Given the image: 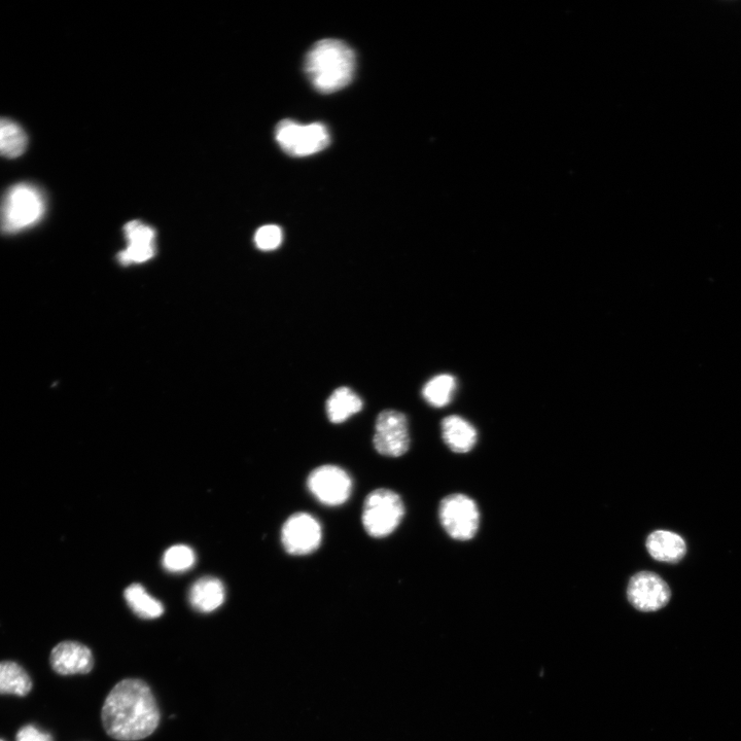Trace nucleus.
Masks as SVG:
<instances>
[{
	"instance_id": "f257e3e1",
	"label": "nucleus",
	"mask_w": 741,
	"mask_h": 741,
	"mask_svg": "<svg viewBox=\"0 0 741 741\" xmlns=\"http://www.w3.org/2000/svg\"><path fill=\"white\" fill-rule=\"evenodd\" d=\"M160 718L151 688L137 679L118 683L105 699L101 712L105 732L120 741L149 737L158 728Z\"/></svg>"
},
{
	"instance_id": "f03ea898",
	"label": "nucleus",
	"mask_w": 741,
	"mask_h": 741,
	"mask_svg": "<svg viewBox=\"0 0 741 741\" xmlns=\"http://www.w3.org/2000/svg\"><path fill=\"white\" fill-rule=\"evenodd\" d=\"M354 50L339 40L315 43L305 57V74L312 86L321 93H334L345 88L356 72Z\"/></svg>"
},
{
	"instance_id": "7ed1b4c3",
	"label": "nucleus",
	"mask_w": 741,
	"mask_h": 741,
	"mask_svg": "<svg viewBox=\"0 0 741 741\" xmlns=\"http://www.w3.org/2000/svg\"><path fill=\"white\" fill-rule=\"evenodd\" d=\"M44 193L37 186L20 183L0 202V231L16 234L39 224L46 214Z\"/></svg>"
},
{
	"instance_id": "20e7f679",
	"label": "nucleus",
	"mask_w": 741,
	"mask_h": 741,
	"mask_svg": "<svg viewBox=\"0 0 741 741\" xmlns=\"http://www.w3.org/2000/svg\"><path fill=\"white\" fill-rule=\"evenodd\" d=\"M405 516V506L399 494L391 489L379 488L366 498L362 521L366 533L375 539L392 535Z\"/></svg>"
},
{
	"instance_id": "39448f33",
	"label": "nucleus",
	"mask_w": 741,
	"mask_h": 741,
	"mask_svg": "<svg viewBox=\"0 0 741 741\" xmlns=\"http://www.w3.org/2000/svg\"><path fill=\"white\" fill-rule=\"evenodd\" d=\"M277 144L288 155L307 157L324 151L331 141L328 128L322 123L301 125L284 120L275 128Z\"/></svg>"
},
{
	"instance_id": "423d86ee",
	"label": "nucleus",
	"mask_w": 741,
	"mask_h": 741,
	"mask_svg": "<svg viewBox=\"0 0 741 741\" xmlns=\"http://www.w3.org/2000/svg\"><path fill=\"white\" fill-rule=\"evenodd\" d=\"M439 519L447 535L456 541L472 540L479 528L480 513L476 503L465 494L444 498L439 506Z\"/></svg>"
},
{
	"instance_id": "0eeeda50",
	"label": "nucleus",
	"mask_w": 741,
	"mask_h": 741,
	"mask_svg": "<svg viewBox=\"0 0 741 741\" xmlns=\"http://www.w3.org/2000/svg\"><path fill=\"white\" fill-rule=\"evenodd\" d=\"M352 485L349 474L333 465L316 468L307 478V487L312 496L328 507L345 504L351 496Z\"/></svg>"
},
{
	"instance_id": "6e6552de",
	"label": "nucleus",
	"mask_w": 741,
	"mask_h": 741,
	"mask_svg": "<svg viewBox=\"0 0 741 741\" xmlns=\"http://www.w3.org/2000/svg\"><path fill=\"white\" fill-rule=\"evenodd\" d=\"M407 417L399 411H382L375 425L373 444L376 451L386 457H401L410 448Z\"/></svg>"
},
{
	"instance_id": "1a4fd4ad",
	"label": "nucleus",
	"mask_w": 741,
	"mask_h": 741,
	"mask_svg": "<svg viewBox=\"0 0 741 741\" xmlns=\"http://www.w3.org/2000/svg\"><path fill=\"white\" fill-rule=\"evenodd\" d=\"M322 541V525L309 513H296L282 526L281 543L290 555H309L321 547Z\"/></svg>"
},
{
	"instance_id": "9d476101",
	"label": "nucleus",
	"mask_w": 741,
	"mask_h": 741,
	"mask_svg": "<svg viewBox=\"0 0 741 741\" xmlns=\"http://www.w3.org/2000/svg\"><path fill=\"white\" fill-rule=\"evenodd\" d=\"M627 596L635 609L641 612H656L667 606L672 591L658 575L642 572L631 578Z\"/></svg>"
},
{
	"instance_id": "9b49d317",
	"label": "nucleus",
	"mask_w": 741,
	"mask_h": 741,
	"mask_svg": "<svg viewBox=\"0 0 741 741\" xmlns=\"http://www.w3.org/2000/svg\"><path fill=\"white\" fill-rule=\"evenodd\" d=\"M50 662L62 676L87 675L94 666L91 650L78 642H62L51 653Z\"/></svg>"
},
{
	"instance_id": "f8f14e48",
	"label": "nucleus",
	"mask_w": 741,
	"mask_h": 741,
	"mask_svg": "<svg viewBox=\"0 0 741 741\" xmlns=\"http://www.w3.org/2000/svg\"><path fill=\"white\" fill-rule=\"evenodd\" d=\"M226 590L223 582L215 577H203L190 589L189 601L200 613L218 610L225 602Z\"/></svg>"
},
{
	"instance_id": "ddd939ff",
	"label": "nucleus",
	"mask_w": 741,
	"mask_h": 741,
	"mask_svg": "<svg viewBox=\"0 0 741 741\" xmlns=\"http://www.w3.org/2000/svg\"><path fill=\"white\" fill-rule=\"evenodd\" d=\"M441 430L445 444L455 453H468L477 443L476 429L461 416L451 415L444 418Z\"/></svg>"
},
{
	"instance_id": "4468645a",
	"label": "nucleus",
	"mask_w": 741,
	"mask_h": 741,
	"mask_svg": "<svg viewBox=\"0 0 741 741\" xmlns=\"http://www.w3.org/2000/svg\"><path fill=\"white\" fill-rule=\"evenodd\" d=\"M647 549L654 559L668 563L679 562L687 551L684 539L668 531L651 534L647 540Z\"/></svg>"
},
{
	"instance_id": "2eb2a0df",
	"label": "nucleus",
	"mask_w": 741,
	"mask_h": 741,
	"mask_svg": "<svg viewBox=\"0 0 741 741\" xmlns=\"http://www.w3.org/2000/svg\"><path fill=\"white\" fill-rule=\"evenodd\" d=\"M326 409L330 421L339 425L359 413L363 409V401L350 388L340 387L330 396Z\"/></svg>"
},
{
	"instance_id": "dca6fc26",
	"label": "nucleus",
	"mask_w": 741,
	"mask_h": 741,
	"mask_svg": "<svg viewBox=\"0 0 741 741\" xmlns=\"http://www.w3.org/2000/svg\"><path fill=\"white\" fill-rule=\"evenodd\" d=\"M130 609L143 619H157L164 614V607L140 584L130 585L124 593Z\"/></svg>"
},
{
	"instance_id": "f3484780",
	"label": "nucleus",
	"mask_w": 741,
	"mask_h": 741,
	"mask_svg": "<svg viewBox=\"0 0 741 741\" xmlns=\"http://www.w3.org/2000/svg\"><path fill=\"white\" fill-rule=\"evenodd\" d=\"M32 681L26 670L13 661L0 662V694L26 696Z\"/></svg>"
},
{
	"instance_id": "a211bd4d",
	"label": "nucleus",
	"mask_w": 741,
	"mask_h": 741,
	"mask_svg": "<svg viewBox=\"0 0 741 741\" xmlns=\"http://www.w3.org/2000/svg\"><path fill=\"white\" fill-rule=\"evenodd\" d=\"M27 144V135L19 124L0 118V156L18 158L25 153Z\"/></svg>"
},
{
	"instance_id": "6ab92c4d",
	"label": "nucleus",
	"mask_w": 741,
	"mask_h": 741,
	"mask_svg": "<svg viewBox=\"0 0 741 741\" xmlns=\"http://www.w3.org/2000/svg\"><path fill=\"white\" fill-rule=\"evenodd\" d=\"M456 388L453 376L442 374L431 379L422 390V396L432 406L442 408L447 406Z\"/></svg>"
},
{
	"instance_id": "aec40b11",
	"label": "nucleus",
	"mask_w": 741,
	"mask_h": 741,
	"mask_svg": "<svg viewBox=\"0 0 741 741\" xmlns=\"http://www.w3.org/2000/svg\"><path fill=\"white\" fill-rule=\"evenodd\" d=\"M195 562V552L186 545L172 546L163 557L164 569L173 574H181L191 570Z\"/></svg>"
},
{
	"instance_id": "412c9836",
	"label": "nucleus",
	"mask_w": 741,
	"mask_h": 741,
	"mask_svg": "<svg viewBox=\"0 0 741 741\" xmlns=\"http://www.w3.org/2000/svg\"><path fill=\"white\" fill-rule=\"evenodd\" d=\"M155 253V244H129L127 250L119 254V260L123 265L145 263L151 260Z\"/></svg>"
},
{
	"instance_id": "4be33fe9",
	"label": "nucleus",
	"mask_w": 741,
	"mask_h": 741,
	"mask_svg": "<svg viewBox=\"0 0 741 741\" xmlns=\"http://www.w3.org/2000/svg\"><path fill=\"white\" fill-rule=\"evenodd\" d=\"M124 231L129 244H155L156 231L143 222L132 221Z\"/></svg>"
},
{
	"instance_id": "5701e85b",
	"label": "nucleus",
	"mask_w": 741,
	"mask_h": 741,
	"mask_svg": "<svg viewBox=\"0 0 741 741\" xmlns=\"http://www.w3.org/2000/svg\"><path fill=\"white\" fill-rule=\"evenodd\" d=\"M282 238L284 235L278 226L267 225L257 231L255 241L260 250L270 252L278 249Z\"/></svg>"
},
{
	"instance_id": "b1692460",
	"label": "nucleus",
	"mask_w": 741,
	"mask_h": 741,
	"mask_svg": "<svg viewBox=\"0 0 741 741\" xmlns=\"http://www.w3.org/2000/svg\"><path fill=\"white\" fill-rule=\"evenodd\" d=\"M17 741H53L51 734L44 732L33 725L22 727L17 733Z\"/></svg>"
},
{
	"instance_id": "393cba45",
	"label": "nucleus",
	"mask_w": 741,
	"mask_h": 741,
	"mask_svg": "<svg viewBox=\"0 0 741 741\" xmlns=\"http://www.w3.org/2000/svg\"><path fill=\"white\" fill-rule=\"evenodd\" d=\"M0 741H4V740L0 739Z\"/></svg>"
}]
</instances>
